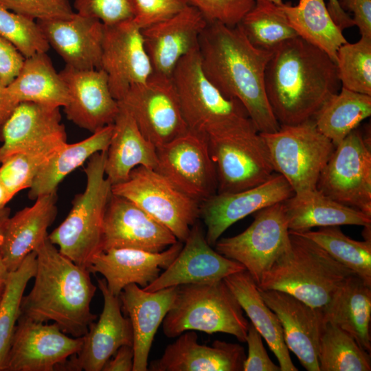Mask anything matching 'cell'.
<instances>
[{"label": "cell", "mask_w": 371, "mask_h": 371, "mask_svg": "<svg viewBox=\"0 0 371 371\" xmlns=\"http://www.w3.org/2000/svg\"><path fill=\"white\" fill-rule=\"evenodd\" d=\"M198 49L207 78L225 97L243 106L259 133L280 128L265 84V69L273 52L255 47L238 25L229 27L218 22L207 24Z\"/></svg>", "instance_id": "6da1fadb"}, {"label": "cell", "mask_w": 371, "mask_h": 371, "mask_svg": "<svg viewBox=\"0 0 371 371\" xmlns=\"http://www.w3.org/2000/svg\"><path fill=\"white\" fill-rule=\"evenodd\" d=\"M265 84L280 126L313 119L341 87L336 63L324 50L300 36L273 51L265 69Z\"/></svg>", "instance_id": "7a4b0ae2"}, {"label": "cell", "mask_w": 371, "mask_h": 371, "mask_svg": "<svg viewBox=\"0 0 371 371\" xmlns=\"http://www.w3.org/2000/svg\"><path fill=\"white\" fill-rule=\"evenodd\" d=\"M34 251V282L22 298L20 316L39 322L53 321L66 334L84 336L97 318L90 307L97 289L91 273L63 255L48 236Z\"/></svg>", "instance_id": "3957f363"}, {"label": "cell", "mask_w": 371, "mask_h": 371, "mask_svg": "<svg viewBox=\"0 0 371 371\" xmlns=\"http://www.w3.org/2000/svg\"><path fill=\"white\" fill-rule=\"evenodd\" d=\"M289 232V247L258 286L262 290L288 293L323 310L341 284L354 273L313 241Z\"/></svg>", "instance_id": "277c9868"}, {"label": "cell", "mask_w": 371, "mask_h": 371, "mask_svg": "<svg viewBox=\"0 0 371 371\" xmlns=\"http://www.w3.org/2000/svg\"><path fill=\"white\" fill-rule=\"evenodd\" d=\"M171 78L189 130L208 137L255 127L243 106L207 78L198 49L180 60Z\"/></svg>", "instance_id": "5b68a950"}, {"label": "cell", "mask_w": 371, "mask_h": 371, "mask_svg": "<svg viewBox=\"0 0 371 371\" xmlns=\"http://www.w3.org/2000/svg\"><path fill=\"white\" fill-rule=\"evenodd\" d=\"M106 155V151L100 152L89 158L84 192L75 196L66 218L48 235L63 255L87 269L102 251L104 218L112 194L104 172Z\"/></svg>", "instance_id": "8992f818"}, {"label": "cell", "mask_w": 371, "mask_h": 371, "mask_svg": "<svg viewBox=\"0 0 371 371\" xmlns=\"http://www.w3.org/2000/svg\"><path fill=\"white\" fill-rule=\"evenodd\" d=\"M249 322L223 280L177 286L174 302L162 322L164 334L177 337L188 330L224 333L245 342Z\"/></svg>", "instance_id": "52a82bcc"}, {"label": "cell", "mask_w": 371, "mask_h": 371, "mask_svg": "<svg viewBox=\"0 0 371 371\" xmlns=\"http://www.w3.org/2000/svg\"><path fill=\"white\" fill-rule=\"evenodd\" d=\"M260 135L274 172L284 177L294 195L317 190L319 175L335 146L317 129L313 119L295 125H282L275 132Z\"/></svg>", "instance_id": "ba28073f"}, {"label": "cell", "mask_w": 371, "mask_h": 371, "mask_svg": "<svg viewBox=\"0 0 371 371\" xmlns=\"http://www.w3.org/2000/svg\"><path fill=\"white\" fill-rule=\"evenodd\" d=\"M111 191L137 205L182 243L199 217L201 203L150 168H135L128 179L113 185Z\"/></svg>", "instance_id": "9c48e42d"}, {"label": "cell", "mask_w": 371, "mask_h": 371, "mask_svg": "<svg viewBox=\"0 0 371 371\" xmlns=\"http://www.w3.org/2000/svg\"><path fill=\"white\" fill-rule=\"evenodd\" d=\"M217 178V192L258 186L274 174L266 144L255 127L207 137Z\"/></svg>", "instance_id": "30bf717a"}, {"label": "cell", "mask_w": 371, "mask_h": 371, "mask_svg": "<svg viewBox=\"0 0 371 371\" xmlns=\"http://www.w3.org/2000/svg\"><path fill=\"white\" fill-rule=\"evenodd\" d=\"M370 137L355 128L335 150L321 172L317 190L371 216Z\"/></svg>", "instance_id": "8fae6325"}, {"label": "cell", "mask_w": 371, "mask_h": 371, "mask_svg": "<svg viewBox=\"0 0 371 371\" xmlns=\"http://www.w3.org/2000/svg\"><path fill=\"white\" fill-rule=\"evenodd\" d=\"M251 224L242 233L218 239L215 249L244 266L258 285L264 275L290 244L283 203L255 212Z\"/></svg>", "instance_id": "7c38bea8"}, {"label": "cell", "mask_w": 371, "mask_h": 371, "mask_svg": "<svg viewBox=\"0 0 371 371\" xmlns=\"http://www.w3.org/2000/svg\"><path fill=\"white\" fill-rule=\"evenodd\" d=\"M118 103L156 148L189 130L171 77L153 74L145 82L132 86Z\"/></svg>", "instance_id": "4fadbf2b"}, {"label": "cell", "mask_w": 371, "mask_h": 371, "mask_svg": "<svg viewBox=\"0 0 371 371\" xmlns=\"http://www.w3.org/2000/svg\"><path fill=\"white\" fill-rule=\"evenodd\" d=\"M155 169L186 194L201 203L217 192V178L207 137L188 130L157 148Z\"/></svg>", "instance_id": "5bb4252c"}, {"label": "cell", "mask_w": 371, "mask_h": 371, "mask_svg": "<svg viewBox=\"0 0 371 371\" xmlns=\"http://www.w3.org/2000/svg\"><path fill=\"white\" fill-rule=\"evenodd\" d=\"M83 336L70 337L53 323L19 316L3 371H54L81 348Z\"/></svg>", "instance_id": "9a60e30c"}, {"label": "cell", "mask_w": 371, "mask_h": 371, "mask_svg": "<svg viewBox=\"0 0 371 371\" xmlns=\"http://www.w3.org/2000/svg\"><path fill=\"white\" fill-rule=\"evenodd\" d=\"M100 69L106 73L113 98L120 100L133 85L153 73L141 28L133 20L104 25Z\"/></svg>", "instance_id": "2e32d148"}, {"label": "cell", "mask_w": 371, "mask_h": 371, "mask_svg": "<svg viewBox=\"0 0 371 371\" xmlns=\"http://www.w3.org/2000/svg\"><path fill=\"white\" fill-rule=\"evenodd\" d=\"M0 163L19 153L54 150L67 142L60 108L21 102L0 128Z\"/></svg>", "instance_id": "e0dca14e"}, {"label": "cell", "mask_w": 371, "mask_h": 371, "mask_svg": "<svg viewBox=\"0 0 371 371\" xmlns=\"http://www.w3.org/2000/svg\"><path fill=\"white\" fill-rule=\"evenodd\" d=\"M294 194L283 176L274 173L265 182L235 192L216 193L200 203L199 217L206 227L207 242L214 245L228 227L247 216Z\"/></svg>", "instance_id": "ac0fdd59"}, {"label": "cell", "mask_w": 371, "mask_h": 371, "mask_svg": "<svg viewBox=\"0 0 371 371\" xmlns=\"http://www.w3.org/2000/svg\"><path fill=\"white\" fill-rule=\"evenodd\" d=\"M98 286L104 299L100 317L83 336L80 350L56 370L101 371L120 347L133 346L131 324L122 314L119 296L109 291L104 278L98 279Z\"/></svg>", "instance_id": "d6986e66"}, {"label": "cell", "mask_w": 371, "mask_h": 371, "mask_svg": "<svg viewBox=\"0 0 371 371\" xmlns=\"http://www.w3.org/2000/svg\"><path fill=\"white\" fill-rule=\"evenodd\" d=\"M178 240L130 200L112 193L103 223L101 249L131 248L160 252Z\"/></svg>", "instance_id": "ffe728a7"}, {"label": "cell", "mask_w": 371, "mask_h": 371, "mask_svg": "<svg viewBox=\"0 0 371 371\" xmlns=\"http://www.w3.org/2000/svg\"><path fill=\"white\" fill-rule=\"evenodd\" d=\"M180 252L145 291H155L186 284L209 283L245 269L240 263L214 250L201 225L191 227Z\"/></svg>", "instance_id": "44dd1931"}, {"label": "cell", "mask_w": 371, "mask_h": 371, "mask_svg": "<svg viewBox=\"0 0 371 371\" xmlns=\"http://www.w3.org/2000/svg\"><path fill=\"white\" fill-rule=\"evenodd\" d=\"M207 24L202 14L188 5L172 16L141 29L153 74L171 77L180 60L199 48V38Z\"/></svg>", "instance_id": "7402d4cb"}, {"label": "cell", "mask_w": 371, "mask_h": 371, "mask_svg": "<svg viewBox=\"0 0 371 371\" xmlns=\"http://www.w3.org/2000/svg\"><path fill=\"white\" fill-rule=\"evenodd\" d=\"M59 74L69 96L64 107L69 120L92 133L114 122L120 106L104 70L78 69L65 65Z\"/></svg>", "instance_id": "603a6c76"}, {"label": "cell", "mask_w": 371, "mask_h": 371, "mask_svg": "<svg viewBox=\"0 0 371 371\" xmlns=\"http://www.w3.org/2000/svg\"><path fill=\"white\" fill-rule=\"evenodd\" d=\"M259 291L265 302L279 319L289 350L294 353L306 370L319 371L317 356L324 322L322 310L284 291Z\"/></svg>", "instance_id": "cb8c5ba5"}, {"label": "cell", "mask_w": 371, "mask_h": 371, "mask_svg": "<svg viewBox=\"0 0 371 371\" xmlns=\"http://www.w3.org/2000/svg\"><path fill=\"white\" fill-rule=\"evenodd\" d=\"M183 243H175L160 252L131 248H113L102 251L92 259L89 271L102 274L109 291L119 296L123 289L136 284L144 288L155 280L180 252Z\"/></svg>", "instance_id": "d4e9b609"}, {"label": "cell", "mask_w": 371, "mask_h": 371, "mask_svg": "<svg viewBox=\"0 0 371 371\" xmlns=\"http://www.w3.org/2000/svg\"><path fill=\"white\" fill-rule=\"evenodd\" d=\"M243 346L216 340L200 344L194 330L181 333L167 346L159 359L152 361L150 371H241L245 359Z\"/></svg>", "instance_id": "484cf974"}, {"label": "cell", "mask_w": 371, "mask_h": 371, "mask_svg": "<svg viewBox=\"0 0 371 371\" xmlns=\"http://www.w3.org/2000/svg\"><path fill=\"white\" fill-rule=\"evenodd\" d=\"M177 286L148 291L133 283L120 293L122 311L128 317L133 330V371L148 370L155 335L174 302Z\"/></svg>", "instance_id": "4316f807"}, {"label": "cell", "mask_w": 371, "mask_h": 371, "mask_svg": "<svg viewBox=\"0 0 371 371\" xmlns=\"http://www.w3.org/2000/svg\"><path fill=\"white\" fill-rule=\"evenodd\" d=\"M49 47L67 66L100 69L104 25L97 19L75 13L67 19L37 21Z\"/></svg>", "instance_id": "83f0119b"}, {"label": "cell", "mask_w": 371, "mask_h": 371, "mask_svg": "<svg viewBox=\"0 0 371 371\" xmlns=\"http://www.w3.org/2000/svg\"><path fill=\"white\" fill-rule=\"evenodd\" d=\"M56 192L37 197L36 202L10 216L0 254L10 271L19 268L25 258L47 236L58 209Z\"/></svg>", "instance_id": "f1b7e54d"}, {"label": "cell", "mask_w": 371, "mask_h": 371, "mask_svg": "<svg viewBox=\"0 0 371 371\" xmlns=\"http://www.w3.org/2000/svg\"><path fill=\"white\" fill-rule=\"evenodd\" d=\"M5 100L11 110L21 102L65 107L69 96L65 82L47 53L25 58L13 80L5 86Z\"/></svg>", "instance_id": "f546056e"}, {"label": "cell", "mask_w": 371, "mask_h": 371, "mask_svg": "<svg viewBox=\"0 0 371 371\" xmlns=\"http://www.w3.org/2000/svg\"><path fill=\"white\" fill-rule=\"evenodd\" d=\"M119 106L104 166L112 186L126 181L137 166L155 170L157 166V148L142 135L129 113Z\"/></svg>", "instance_id": "4dcf8cb0"}, {"label": "cell", "mask_w": 371, "mask_h": 371, "mask_svg": "<svg viewBox=\"0 0 371 371\" xmlns=\"http://www.w3.org/2000/svg\"><path fill=\"white\" fill-rule=\"evenodd\" d=\"M223 280L276 357L280 370L297 371L285 344L279 319L263 300L251 275L245 269L227 276Z\"/></svg>", "instance_id": "1f68e13d"}, {"label": "cell", "mask_w": 371, "mask_h": 371, "mask_svg": "<svg viewBox=\"0 0 371 371\" xmlns=\"http://www.w3.org/2000/svg\"><path fill=\"white\" fill-rule=\"evenodd\" d=\"M324 318L371 352V286L356 274L349 276L323 308Z\"/></svg>", "instance_id": "d6a6232c"}, {"label": "cell", "mask_w": 371, "mask_h": 371, "mask_svg": "<svg viewBox=\"0 0 371 371\" xmlns=\"http://www.w3.org/2000/svg\"><path fill=\"white\" fill-rule=\"evenodd\" d=\"M289 231L339 225L371 226V216L337 202L319 190L293 195L282 202Z\"/></svg>", "instance_id": "836d02e7"}, {"label": "cell", "mask_w": 371, "mask_h": 371, "mask_svg": "<svg viewBox=\"0 0 371 371\" xmlns=\"http://www.w3.org/2000/svg\"><path fill=\"white\" fill-rule=\"evenodd\" d=\"M113 131L112 124L78 142L64 143L34 179L30 188L29 198L35 200L39 196L56 192L58 186L66 176L93 155L106 151Z\"/></svg>", "instance_id": "e575fe53"}, {"label": "cell", "mask_w": 371, "mask_h": 371, "mask_svg": "<svg viewBox=\"0 0 371 371\" xmlns=\"http://www.w3.org/2000/svg\"><path fill=\"white\" fill-rule=\"evenodd\" d=\"M280 6L298 36L324 50L336 63L337 50L347 41L324 1L300 0L294 6L284 3Z\"/></svg>", "instance_id": "d590c367"}, {"label": "cell", "mask_w": 371, "mask_h": 371, "mask_svg": "<svg viewBox=\"0 0 371 371\" xmlns=\"http://www.w3.org/2000/svg\"><path fill=\"white\" fill-rule=\"evenodd\" d=\"M371 115V95L341 87L313 120L317 129L337 146Z\"/></svg>", "instance_id": "8d00e7d4"}, {"label": "cell", "mask_w": 371, "mask_h": 371, "mask_svg": "<svg viewBox=\"0 0 371 371\" xmlns=\"http://www.w3.org/2000/svg\"><path fill=\"white\" fill-rule=\"evenodd\" d=\"M255 1L238 24L251 45L273 52L284 42L298 36L280 5L268 0Z\"/></svg>", "instance_id": "74e56055"}, {"label": "cell", "mask_w": 371, "mask_h": 371, "mask_svg": "<svg viewBox=\"0 0 371 371\" xmlns=\"http://www.w3.org/2000/svg\"><path fill=\"white\" fill-rule=\"evenodd\" d=\"M290 232L313 241L371 286V239L353 240L345 235L339 226L320 227L317 231Z\"/></svg>", "instance_id": "f35d334b"}, {"label": "cell", "mask_w": 371, "mask_h": 371, "mask_svg": "<svg viewBox=\"0 0 371 371\" xmlns=\"http://www.w3.org/2000/svg\"><path fill=\"white\" fill-rule=\"evenodd\" d=\"M319 371H370V353L346 332L324 318L320 334Z\"/></svg>", "instance_id": "ab89813d"}, {"label": "cell", "mask_w": 371, "mask_h": 371, "mask_svg": "<svg viewBox=\"0 0 371 371\" xmlns=\"http://www.w3.org/2000/svg\"><path fill=\"white\" fill-rule=\"evenodd\" d=\"M36 267V254L33 251L25 258L17 269L9 273L0 300V371H3L20 316V306L25 289L35 275Z\"/></svg>", "instance_id": "60d3db41"}, {"label": "cell", "mask_w": 371, "mask_h": 371, "mask_svg": "<svg viewBox=\"0 0 371 371\" xmlns=\"http://www.w3.org/2000/svg\"><path fill=\"white\" fill-rule=\"evenodd\" d=\"M336 65L341 87L371 95V38L348 41L337 52Z\"/></svg>", "instance_id": "b9f144b4"}, {"label": "cell", "mask_w": 371, "mask_h": 371, "mask_svg": "<svg viewBox=\"0 0 371 371\" xmlns=\"http://www.w3.org/2000/svg\"><path fill=\"white\" fill-rule=\"evenodd\" d=\"M0 36L27 58L47 53L49 45L34 20L14 12L0 3Z\"/></svg>", "instance_id": "7bdbcfd3"}, {"label": "cell", "mask_w": 371, "mask_h": 371, "mask_svg": "<svg viewBox=\"0 0 371 371\" xmlns=\"http://www.w3.org/2000/svg\"><path fill=\"white\" fill-rule=\"evenodd\" d=\"M59 148L39 153L16 154L1 163L0 181L12 197L31 187L41 170Z\"/></svg>", "instance_id": "ee69618b"}, {"label": "cell", "mask_w": 371, "mask_h": 371, "mask_svg": "<svg viewBox=\"0 0 371 371\" xmlns=\"http://www.w3.org/2000/svg\"><path fill=\"white\" fill-rule=\"evenodd\" d=\"M207 23L218 22L229 27L238 25L253 8L255 0H188Z\"/></svg>", "instance_id": "f6af8a7d"}, {"label": "cell", "mask_w": 371, "mask_h": 371, "mask_svg": "<svg viewBox=\"0 0 371 371\" xmlns=\"http://www.w3.org/2000/svg\"><path fill=\"white\" fill-rule=\"evenodd\" d=\"M8 10L37 21H54L72 17L69 0H0Z\"/></svg>", "instance_id": "bcb514c9"}, {"label": "cell", "mask_w": 371, "mask_h": 371, "mask_svg": "<svg viewBox=\"0 0 371 371\" xmlns=\"http://www.w3.org/2000/svg\"><path fill=\"white\" fill-rule=\"evenodd\" d=\"M76 13L111 25L134 18L133 0H74Z\"/></svg>", "instance_id": "7dc6e473"}, {"label": "cell", "mask_w": 371, "mask_h": 371, "mask_svg": "<svg viewBox=\"0 0 371 371\" xmlns=\"http://www.w3.org/2000/svg\"><path fill=\"white\" fill-rule=\"evenodd\" d=\"M133 21L141 29L165 20L181 11L188 0H133Z\"/></svg>", "instance_id": "c3c4849f"}, {"label": "cell", "mask_w": 371, "mask_h": 371, "mask_svg": "<svg viewBox=\"0 0 371 371\" xmlns=\"http://www.w3.org/2000/svg\"><path fill=\"white\" fill-rule=\"evenodd\" d=\"M245 342L248 346V355L243 362V371H281L280 366L269 358L261 335L251 323H249Z\"/></svg>", "instance_id": "681fc988"}, {"label": "cell", "mask_w": 371, "mask_h": 371, "mask_svg": "<svg viewBox=\"0 0 371 371\" xmlns=\"http://www.w3.org/2000/svg\"><path fill=\"white\" fill-rule=\"evenodd\" d=\"M25 58L8 40L0 36V78L5 85L19 72Z\"/></svg>", "instance_id": "f907efd6"}, {"label": "cell", "mask_w": 371, "mask_h": 371, "mask_svg": "<svg viewBox=\"0 0 371 371\" xmlns=\"http://www.w3.org/2000/svg\"><path fill=\"white\" fill-rule=\"evenodd\" d=\"M340 7L353 13L361 36L371 38V0H338Z\"/></svg>", "instance_id": "816d5d0a"}, {"label": "cell", "mask_w": 371, "mask_h": 371, "mask_svg": "<svg viewBox=\"0 0 371 371\" xmlns=\"http://www.w3.org/2000/svg\"><path fill=\"white\" fill-rule=\"evenodd\" d=\"M109 359L102 371H133L134 351L133 346L124 345Z\"/></svg>", "instance_id": "f5cc1de1"}, {"label": "cell", "mask_w": 371, "mask_h": 371, "mask_svg": "<svg viewBox=\"0 0 371 371\" xmlns=\"http://www.w3.org/2000/svg\"><path fill=\"white\" fill-rule=\"evenodd\" d=\"M326 7L332 19L341 31L355 26L352 18L340 7L338 0H328Z\"/></svg>", "instance_id": "db71d44e"}, {"label": "cell", "mask_w": 371, "mask_h": 371, "mask_svg": "<svg viewBox=\"0 0 371 371\" xmlns=\"http://www.w3.org/2000/svg\"><path fill=\"white\" fill-rule=\"evenodd\" d=\"M5 86L0 78V128L12 112L8 106L4 98Z\"/></svg>", "instance_id": "11a10c76"}, {"label": "cell", "mask_w": 371, "mask_h": 371, "mask_svg": "<svg viewBox=\"0 0 371 371\" xmlns=\"http://www.w3.org/2000/svg\"><path fill=\"white\" fill-rule=\"evenodd\" d=\"M10 216L9 207L4 206L0 208V247L3 244L5 232Z\"/></svg>", "instance_id": "9f6ffc18"}, {"label": "cell", "mask_w": 371, "mask_h": 371, "mask_svg": "<svg viewBox=\"0 0 371 371\" xmlns=\"http://www.w3.org/2000/svg\"><path fill=\"white\" fill-rule=\"evenodd\" d=\"M10 272L0 254V297L4 291Z\"/></svg>", "instance_id": "6f0895ef"}, {"label": "cell", "mask_w": 371, "mask_h": 371, "mask_svg": "<svg viewBox=\"0 0 371 371\" xmlns=\"http://www.w3.org/2000/svg\"><path fill=\"white\" fill-rule=\"evenodd\" d=\"M13 197L10 195L5 187L0 181V208L6 206V204Z\"/></svg>", "instance_id": "680465c9"}, {"label": "cell", "mask_w": 371, "mask_h": 371, "mask_svg": "<svg viewBox=\"0 0 371 371\" xmlns=\"http://www.w3.org/2000/svg\"><path fill=\"white\" fill-rule=\"evenodd\" d=\"M268 1H271L278 5H281L282 4H283L282 0H268Z\"/></svg>", "instance_id": "91938a15"}, {"label": "cell", "mask_w": 371, "mask_h": 371, "mask_svg": "<svg viewBox=\"0 0 371 371\" xmlns=\"http://www.w3.org/2000/svg\"><path fill=\"white\" fill-rule=\"evenodd\" d=\"M2 296V295H1ZM1 297H0V300H1Z\"/></svg>", "instance_id": "94428289"}]
</instances>
